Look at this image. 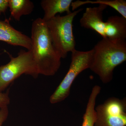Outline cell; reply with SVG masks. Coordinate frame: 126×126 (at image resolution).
<instances>
[{"label":"cell","instance_id":"3","mask_svg":"<svg viewBox=\"0 0 126 126\" xmlns=\"http://www.w3.org/2000/svg\"><path fill=\"white\" fill-rule=\"evenodd\" d=\"M82 10L79 9L63 16L58 15L46 22L52 43L61 58H65L69 52L76 49L73 21Z\"/></svg>","mask_w":126,"mask_h":126},{"label":"cell","instance_id":"1","mask_svg":"<svg viewBox=\"0 0 126 126\" xmlns=\"http://www.w3.org/2000/svg\"><path fill=\"white\" fill-rule=\"evenodd\" d=\"M32 52L39 74L55 75L61 65V58L53 45L47 25L42 18H38L32 25Z\"/></svg>","mask_w":126,"mask_h":126},{"label":"cell","instance_id":"11","mask_svg":"<svg viewBox=\"0 0 126 126\" xmlns=\"http://www.w3.org/2000/svg\"><path fill=\"white\" fill-rule=\"evenodd\" d=\"M101 89V87L98 85H95L93 87L88 100L86 111L83 117L82 126H94L96 119L95 104Z\"/></svg>","mask_w":126,"mask_h":126},{"label":"cell","instance_id":"2","mask_svg":"<svg viewBox=\"0 0 126 126\" xmlns=\"http://www.w3.org/2000/svg\"><path fill=\"white\" fill-rule=\"evenodd\" d=\"M93 49L89 69L98 76L103 83H108L112 79L115 68L126 61V40L102 38Z\"/></svg>","mask_w":126,"mask_h":126},{"label":"cell","instance_id":"15","mask_svg":"<svg viewBox=\"0 0 126 126\" xmlns=\"http://www.w3.org/2000/svg\"><path fill=\"white\" fill-rule=\"evenodd\" d=\"M0 109V126H2L8 117L9 110L7 106Z\"/></svg>","mask_w":126,"mask_h":126},{"label":"cell","instance_id":"7","mask_svg":"<svg viewBox=\"0 0 126 126\" xmlns=\"http://www.w3.org/2000/svg\"><path fill=\"white\" fill-rule=\"evenodd\" d=\"M107 7L106 5L99 4L97 7L86 8L79 20L81 26L96 32L102 38L106 39L104 33L105 22L103 20V14Z\"/></svg>","mask_w":126,"mask_h":126},{"label":"cell","instance_id":"9","mask_svg":"<svg viewBox=\"0 0 126 126\" xmlns=\"http://www.w3.org/2000/svg\"><path fill=\"white\" fill-rule=\"evenodd\" d=\"M104 33L110 40H126V18L117 16L109 17L105 22Z\"/></svg>","mask_w":126,"mask_h":126},{"label":"cell","instance_id":"14","mask_svg":"<svg viewBox=\"0 0 126 126\" xmlns=\"http://www.w3.org/2000/svg\"><path fill=\"white\" fill-rule=\"evenodd\" d=\"M10 101L9 92L6 93H0V108L7 106Z\"/></svg>","mask_w":126,"mask_h":126},{"label":"cell","instance_id":"4","mask_svg":"<svg viewBox=\"0 0 126 126\" xmlns=\"http://www.w3.org/2000/svg\"><path fill=\"white\" fill-rule=\"evenodd\" d=\"M10 59L9 63L0 66V93L5 90L12 82L23 74L37 78L39 74L31 50L21 49L14 57L4 50Z\"/></svg>","mask_w":126,"mask_h":126},{"label":"cell","instance_id":"8","mask_svg":"<svg viewBox=\"0 0 126 126\" xmlns=\"http://www.w3.org/2000/svg\"><path fill=\"white\" fill-rule=\"evenodd\" d=\"M0 41L14 46H21L31 50L32 41L31 37L16 30L12 26L10 20H0Z\"/></svg>","mask_w":126,"mask_h":126},{"label":"cell","instance_id":"16","mask_svg":"<svg viewBox=\"0 0 126 126\" xmlns=\"http://www.w3.org/2000/svg\"><path fill=\"white\" fill-rule=\"evenodd\" d=\"M9 8V0H0V15L5 14Z\"/></svg>","mask_w":126,"mask_h":126},{"label":"cell","instance_id":"10","mask_svg":"<svg viewBox=\"0 0 126 126\" xmlns=\"http://www.w3.org/2000/svg\"><path fill=\"white\" fill-rule=\"evenodd\" d=\"M73 0H42L41 6L44 15L42 19L46 22L48 21L60 13H71L70 7Z\"/></svg>","mask_w":126,"mask_h":126},{"label":"cell","instance_id":"13","mask_svg":"<svg viewBox=\"0 0 126 126\" xmlns=\"http://www.w3.org/2000/svg\"><path fill=\"white\" fill-rule=\"evenodd\" d=\"M88 4H103L110 6L117 11L121 16L126 18V1L125 0H97L96 1L88 0L82 1L77 0L73 1L71 6L73 11L83 5Z\"/></svg>","mask_w":126,"mask_h":126},{"label":"cell","instance_id":"12","mask_svg":"<svg viewBox=\"0 0 126 126\" xmlns=\"http://www.w3.org/2000/svg\"><path fill=\"white\" fill-rule=\"evenodd\" d=\"M9 7L11 16L19 21L21 16L32 13L34 5L30 0H9Z\"/></svg>","mask_w":126,"mask_h":126},{"label":"cell","instance_id":"6","mask_svg":"<svg viewBox=\"0 0 126 126\" xmlns=\"http://www.w3.org/2000/svg\"><path fill=\"white\" fill-rule=\"evenodd\" d=\"M95 126H126V99L109 98L95 108Z\"/></svg>","mask_w":126,"mask_h":126},{"label":"cell","instance_id":"5","mask_svg":"<svg viewBox=\"0 0 126 126\" xmlns=\"http://www.w3.org/2000/svg\"><path fill=\"white\" fill-rule=\"evenodd\" d=\"M71 53V62L67 73L50 97V102L52 104L63 101L67 98L75 79L81 72L90 68L93 53V49L87 51L75 49Z\"/></svg>","mask_w":126,"mask_h":126}]
</instances>
